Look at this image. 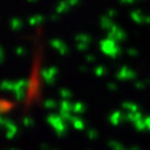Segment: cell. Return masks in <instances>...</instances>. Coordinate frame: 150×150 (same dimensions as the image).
<instances>
[{
  "instance_id": "f546056e",
  "label": "cell",
  "mask_w": 150,
  "mask_h": 150,
  "mask_svg": "<svg viewBox=\"0 0 150 150\" xmlns=\"http://www.w3.org/2000/svg\"><path fill=\"white\" fill-rule=\"evenodd\" d=\"M86 62L88 63H94L95 62V56L94 55H86Z\"/></svg>"
},
{
  "instance_id": "52a82bcc",
  "label": "cell",
  "mask_w": 150,
  "mask_h": 150,
  "mask_svg": "<svg viewBox=\"0 0 150 150\" xmlns=\"http://www.w3.org/2000/svg\"><path fill=\"white\" fill-rule=\"evenodd\" d=\"M4 126H5V129H6V138L8 139H13L18 133V126L15 125V123L6 119L5 123H4Z\"/></svg>"
},
{
  "instance_id": "836d02e7",
  "label": "cell",
  "mask_w": 150,
  "mask_h": 150,
  "mask_svg": "<svg viewBox=\"0 0 150 150\" xmlns=\"http://www.w3.org/2000/svg\"><path fill=\"white\" fill-rule=\"evenodd\" d=\"M145 124H146V129L150 130V116L149 118H145Z\"/></svg>"
},
{
  "instance_id": "603a6c76",
  "label": "cell",
  "mask_w": 150,
  "mask_h": 150,
  "mask_svg": "<svg viewBox=\"0 0 150 150\" xmlns=\"http://www.w3.org/2000/svg\"><path fill=\"white\" fill-rule=\"evenodd\" d=\"M59 94H60V96L63 98V100H69L70 98L73 96L71 91H70V90H68V89H62V90L59 91Z\"/></svg>"
},
{
  "instance_id": "484cf974",
  "label": "cell",
  "mask_w": 150,
  "mask_h": 150,
  "mask_svg": "<svg viewBox=\"0 0 150 150\" xmlns=\"http://www.w3.org/2000/svg\"><path fill=\"white\" fill-rule=\"evenodd\" d=\"M105 74V68L104 67H96L95 68V75L96 76H103Z\"/></svg>"
},
{
  "instance_id": "7a4b0ae2",
  "label": "cell",
  "mask_w": 150,
  "mask_h": 150,
  "mask_svg": "<svg viewBox=\"0 0 150 150\" xmlns=\"http://www.w3.org/2000/svg\"><path fill=\"white\" fill-rule=\"evenodd\" d=\"M48 123L53 126V129L59 135H64L65 133H67V123L62 119L60 115L51 114L50 116H48Z\"/></svg>"
},
{
  "instance_id": "7c38bea8",
  "label": "cell",
  "mask_w": 150,
  "mask_h": 150,
  "mask_svg": "<svg viewBox=\"0 0 150 150\" xmlns=\"http://www.w3.org/2000/svg\"><path fill=\"white\" fill-rule=\"evenodd\" d=\"M112 25H114V23H112L111 18H109V16H103V18H101V20H100V26H101L104 30L109 31L110 28H111Z\"/></svg>"
},
{
  "instance_id": "ffe728a7",
  "label": "cell",
  "mask_w": 150,
  "mask_h": 150,
  "mask_svg": "<svg viewBox=\"0 0 150 150\" xmlns=\"http://www.w3.org/2000/svg\"><path fill=\"white\" fill-rule=\"evenodd\" d=\"M21 26H23V23H21L20 19L15 18V19H13V20L10 21V28H11V29H13L14 31L20 30V29H21Z\"/></svg>"
},
{
  "instance_id": "4316f807",
  "label": "cell",
  "mask_w": 150,
  "mask_h": 150,
  "mask_svg": "<svg viewBox=\"0 0 150 150\" xmlns=\"http://www.w3.org/2000/svg\"><path fill=\"white\" fill-rule=\"evenodd\" d=\"M88 44H83V43H76V49L79 50V51H85V50H88Z\"/></svg>"
},
{
  "instance_id": "f1b7e54d",
  "label": "cell",
  "mask_w": 150,
  "mask_h": 150,
  "mask_svg": "<svg viewBox=\"0 0 150 150\" xmlns=\"http://www.w3.org/2000/svg\"><path fill=\"white\" fill-rule=\"evenodd\" d=\"M16 54L18 55H24L25 54V49L23 48V46H19V48H16Z\"/></svg>"
},
{
  "instance_id": "9a60e30c",
  "label": "cell",
  "mask_w": 150,
  "mask_h": 150,
  "mask_svg": "<svg viewBox=\"0 0 150 150\" xmlns=\"http://www.w3.org/2000/svg\"><path fill=\"white\" fill-rule=\"evenodd\" d=\"M13 89H14V83L10 80H4V81L0 83V90L13 93Z\"/></svg>"
},
{
  "instance_id": "4dcf8cb0",
  "label": "cell",
  "mask_w": 150,
  "mask_h": 150,
  "mask_svg": "<svg viewBox=\"0 0 150 150\" xmlns=\"http://www.w3.org/2000/svg\"><path fill=\"white\" fill-rule=\"evenodd\" d=\"M67 1H68V4L70 5V8H71V6H75V5H76V4L79 3V0H67Z\"/></svg>"
},
{
  "instance_id": "f35d334b",
  "label": "cell",
  "mask_w": 150,
  "mask_h": 150,
  "mask_svg": "<svg viewBox=\"0 0 150 150\" xmlns=\"http://www.w3.org/2000/svg\"><path fill=\"white\" fill-rule=\"evenodd\" d=\"M28 1H29V3H35L36 0H28Z\"/></svg>"
},
{
  "instance_id": "277c9868",
  "label": "cell",
  "mask_w": 150,
  "mask_h": 150,
  "mask_svg": "<svg viewBox=\"0 0 150 150\" xmlns=\"http://www.w3.org/2000/svg\"><path fill=\"white\" fill-rule=\"evenodd\" d=\"M108 38H110V39L115 40L116 43H119V41H124L126 39V34L123 29H120L118 25H112L110 28V30L108 31Z\"/></svg>"
},
{
  "instance_id": "ac0fdd59",
  "label": "cell",
  "mask_w": 150,
  "mask_h": 150,
  "mask_svg": "<svg viewBox=\"0 0 150 150\" xmlns=\"http://www.w3.org/2000/svg\"><path fill=\"white\" fill-rule=\"evenodd\" d=\"M76 43H83V44H90L91 43V36H89L88 34H79L76 35Z\"/></svg>"
},
{
  "instance_id": "3957f363",
  "label": "cell",
  "mask_w": 150,
  "mask_h": 150,
  "mask_svg": "<svg viewBox=\"0 0 150 150\" xmlns=\"http://www.w3.org/2000/svg\"><path fill=\"white\" fill-rule=\"evenodd\" d=\"M26 88H28V83L25 80H18V81L14 83L13 94H14V96H15V99L18 101H21L25 98Z\"/></svg>"
},
{
  "instance_id": "ba28073f",
  "label": "cell",
  "mask_w": 150,
  "mask_h": 150,
  "mask_svg": "<svg viewBox=\"0 0 150 150\" xmlns=\"http://www.w3.org/2000/svg\"><path fill=\"white\" fill-rule=\"evenodd\" d=\"M50 45L53 46V48L56 51H58V53L62 54V55L68 53V46H67V44H65L63 40H60V39H53V40L50 41Z\"/></svg>"
},
{
  "instance_id": "e0dca14e",
  "label": "cell",
  "mask_w": 150,
  "mask_h": 150,
  "mask_svg": "<svg viewBox=\"0 0 150 150\" xmlns=\"http://www.w3.org/2000/svg\"><path fill=\"white\" fill-rule=\"evenodd\" d=\"M73 106L74 104L70 100H62L60 103V109L59 110H64V111H70L73 112Z\"/></svg>"
},
{
  "instance_id": "5b68a950",
  "label": "cell",
  "mask_w": 150,
  "mask_h": 150,
  "mask_svg": "<svg viewBox=\"0 0 150 150\" xmlns=\"http://www.w3.org/2000/svg\"><path fill=\"white\" fill-rule=\"evenodd\" d=\"M56 75H58V69L55 67H51V68H46L41 71V78L46 84H54L55 83V79H56Z\"/></svg>"
},
{
  "instance_id": "83f0119b",
  "label": "cell",
  "mask_w": 150,
  "mask_h": 150,
  "mask_svg": "<svg viewBox=\"0 0 150 150\" xmlns=\"http://www.w3.org/2000/svg\"><path fill=\"white\" fill-rule=\"evenodd\" d=\"M88 137L90 138V139H96V137H98V133H96V130L90 129V130L88 131Z\"/></svg>"
},
{
  "instance_id": "30bf717a",
  "label": "cell",
  "mask_w": 150,
  "mask_h": 150,
  "mask_svg": "<svg viewBox=\"0 0 150 150\" xmlns=\"http://www.w3.org/2000/svg\"><path fill=\"white\" fill-rule=\"evenodd\" d=\"M125 118V116L123 115V112L119 111V110H116L114 111L112 114L110 115V118H109V121L112 124V125H119L121 123V119Z\"/></svg>"
},
{
  "instance_id": "cb8c5ba5",
  "label": "cell",
  "mask_w": 150,
  "mask_h": 150,
  "mask_svg": "<svg viewBox=\"0 0 150 150\" xmlns=\"http://www.w3.org/2000/svg\"><path fill=\"white\" fill-rule=\"evenodd\" d=\"M109 145H110L111 150H125L123 145H121L120 143H118V142H110Z\"/></svg>"
},
{
  "instance_id": "6da1fadb",
  "label": "cell",
  "mask_w": 150,
  "mask_h": 150,
  "mask_svg": "<svg viewBox=\"0 0 150 150\" xmlns=\"http://www.w3.org/2000/svg\"><path fill=\"white\" fill-rule=\"evenodd\" d=\"M100 49L103 50V53L109 55L110 58H116L120 54V48L118 46V43L115 40L110 39V38H106V39L101 40Z\"/></svg>"
},
{
  "instance_id": "1f68e13d",
  "label": "cell",
  "mask_w": 150,
  "mask_h": 150,
  "mask_svg": "<svg viewBox=\"0 0 150 150\" xmlns=\"http://www.w3.org/2000/svg\"><path fill=\"white\" fill-rule=\"evenodd\" d=\"M116 15V11L114 10V9H110L109 11H108V16L109 18H112V16H115Z\"/></svg>"
},
{
  "instance_id": "d6a6232c",
  "label": "cell",
  "mask_w": 150,
  "mask_h": 150,
  "mask_svg": "<svg viewBox=\"0 0 150 150\" xmlns=\"http://www.w3.org/2000/svg\"><path fill=\"white\" fill-rule=\"evenodd\" d=\"M128 54H129V55H137L138 51L135 50V49H129V50H128Z\"/></svg>"
},
{
  "instance_id": "5bb4252c",
  "label": "cell",
  "mask_w": 150,
  "mask_h": 150,
  "mask_svg": "<svg viewBox=\"0 0 150 150\" xmlns=\"http://www.w3.org/2000/svg\"><path fill=\"white\" fill-rule=\"evenodd\" d=\"M123 109L126 110V112H138L139 111V106L137 104H134V103L126 101V103L123 104Z\"/></svg>"
},
{
  "instance_id": "7402d4cb",
  "label": "cell",
  "mask_w": 150,
  "mask_h": 150,
  "mask_svg": "<svg viewBox=\"0 0 150 150\" xmlns=\"http://www.w3.org/2000/svg\"><path fill=\"white\" fill-rule=\"evenodd\" d=\"M44 108L48 110H54L56 108V101L54 99H46L44 101Z\"/></svg>"
},
{
  "instance_id": "d4e9b609",
  "label": "cell",
  "mask_w": 150,
  "mask_h": 150,
  "mask_svg": "<svg viewBox=\"0 0 150 150\" xmlns=\"http://www.w3.org/2000/svg\"><path fill=\"white\" fill-rule=\"evenodd\" d=\"M23 124H24L26 128H29V126L34 125V120H33V118H29V116H26V118H24V120H23Z\"/></svg>"
},
{
  "instance_id": "74e56055",
  "label": "cell",
  "mask_w": 150,
  "mask_h": 150,
  "mask_svg": "<svg viewBox=\"0 0 150 150\" xmlns=\"http://www.w3.org/2000/svg\"><path fill=\"white\" fill-rule=\"evenodd\" d=\"M3 58H4V54H3V50H1V48H0V63L3 62Z\"/></svg>"
},
{
  "instance_id": "8d00e7d4",
  "label": "cell",
  "mask_w": 150,
  "mask_h": 150,
  "mask_svg": "<svg viewBox=\"0 0 150 150\" xmlns=\"http://www.w3.org/2000/svg\"><path fill=\"white\" fill-rule=\"evenodd\" d=\"M120 1L123 3V4H133L135 0H120Z\"/></svg>"
},
{
  "instance_id": "9c48e42d",
  "label": "cell",
  "mask_w": 150,
  "mask_h": 150,
  "mask_svg": "<svg viewBox=\"0 0 150 150\" xmlns=\"http://www.w3.org/2000/svg\"><path fill=\"white\" fill-rule=\"evenodd\" d=\"M131 19L138 24H140V23H150V16H145L140 10H134L131 13Z\"/></svg>"
},
{
  "instance_id": "8992f818",
  "label": "cell",
  "mask_w": 150,
  "mask_h": 150,
  "mask_svg": "<svg viewBox=\"0 0 150 150\" xmlns=\"http://www.w3.org/2000/svg\"><path fill=\"white\" fill-rule=\"evenodd\" d=\"M135 76H137V74H135L134 70L126 67L119 69V71L116 73V78L120 79V80H134Z\"/></svg>"
},
{
  "instance_id": "e575fe53",
  "label": "cell",
  "mask_w": 150,
  "mask_h": 150,
  "mask_svg": "<svg viewBox=\"0 0 150 150\" xmlns=\"http://www.w3.org/2000/svg\"><path fill=\"white\" fill-rule=\"evenodd\" d=\"M108 88H109V89H111L112 91L118 89V88H116V85H115V84H111V83H110V84H108Z\"/></svg>"
},
{
  "instance_id": "8fae6325",
  "label": "cell",
  "mask_w": 150,
  "mask_h": 150,
  "mask_svg": "<svg viewBox=\"0 0 150 150\" xmlns=\"http://www.w3.org/2000/svg\"><path fill=\"white\" fill-rule=\"evenodd\" d=\"M71 124H73V126L76 130H84V128H85V123H84V120L81 118H79L78 115H74L73 116Z\"/></svg>"
},
{
  "instance_id": "4fadbf2b",
  "label": "cell",
  "mask_w": 150,
  "mask_h": 150,
  "mask_svg": "<svg viewBox=\"0 0 150 150\" xmlns=\"http://www.w3.org/2000/svg\"><path fill=\"white\" fill-rule=\"evenodd\" d=\"M85 111V105L80 101H76L74 103V106H73V114L74 115H80Z\"/></svg>"
},
{
  "instance_id": "d590c367",
  "label": "cell",
  "mask_w": 150,
  "mask_h": 150,
  "mask_svg": "<svg viewBox=\"0 0 150 150\" xmlns=\"http://www.w3.org/2000/svg\"><path fill=\"white\" fill-rule=\"evenodd\" d=\"M135 86H137L138 89H143V88H144V84H143L142 81H138L137 84H135Z\"/></svg>"
},
{
  "instance_id": "44dd1931",
  "label": "cell",
  "mask_w": 150,
  "mask_h": 150,
  "mask_svg": "<svg viewBox=\"0 0 150 150\" xmlns=\"http://www.w3.org/2000/svg\"><path fill=\"white\" fill-rule=\"evenodd\" d=\"M134 126H135V129L139 130V131H144V130H146V124H145V118L140 119V120H138V121H135V123H134Z\"/></svg>"
},
{
  "instance_id": "2e32d148",
  "label": "cell",
  "mask_w": 150,
  "mask_h": 150,
  "mask_svg": "<svg viewBox=\"0 0 150 150\" xmlns=\"http://www.w3.org/2000/svg\"><path fill=\"white\" fill-rule=\"evenodd\" d=\"M69 9H70V5L68 4V1H67V0H63V1H60L58 4V6H56V13H58V14H63L65 11H68Z\"/></svg>"
},
{
  "instance_id": "d6986e66",
  "label": "cell",
  "mask_w": 150,
  "mask_h": 150,
  "mask_svg": "<svg viewBox=\"0 0 150 150\" xmlns=\"http://www.w3.org/2000/svg\"><path fill=\"white\" fill-rule=\"evenodd\" d=\"M43 20H44V18L41 16V15H34V16L29 18V20H28V23H29L30 25L35 26V25L41 24V23H43Z\"/></svg>"
}]
</instances>
